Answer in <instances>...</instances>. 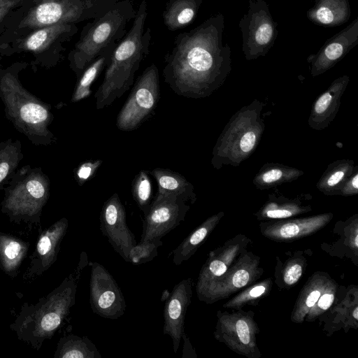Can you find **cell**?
I'll use <instances>...</instances> for the list:
<instances>
[{"label":"cell","instance_id":"obj_1","mask_svg":"<svg viewBox=\"0 0 358 358\" xmlns=\"http://www.w3.org/2000/svg\"><path fill=\"white\" fill-rule=\"evenodd\" d=\"M224 27V16L217 13L175 37L162 70L164 82L175 94L206 98L224 84L231 71V48L223 42Z\"/></svg>","mask_w":358,"mask_h":358},{"label":"cell","instance_id":"obj_2","mask_svg":"<svg viewBox=\"0 0 358 358\" xmlns=\"http://www.w3.org/2000/svg\"><path fill=\"white\" fill-rule=\"evenodd\" d=\"M148 3L142 0L130 29L117 44L105 69L104 78L96 92V108L103 109L120 98L132 85L141 63L150 53V28L145 30Z\"/></svg>","mask_w":358,"mask_h":358},{"label":"cell","instance_id":"obj_3","mask_svg":"<svg viewBox=\"0 0 358 358\" xmlns=\"http://www.w3.org/2000/svg\"><path fill=\"white\" fill-rule=\"evenodd\" d=\"M77 282L73 275L34 304L24 303L10 328L18 339L39 350L52 338L76 303Z\"/></svg>","mask_w":358,"mask_h":358},{"label":"cell","instance_id":"obj_4","mask_svg":"<svg viewBox=\"0 0 358 358\" xmlns=\"http://www.w3.org/2000/svg\"><path fill=\"white\" fill-rule=\"evenodd\" d=\"M15 64L0 70V99L6 117L35 145H49L56 141L48 129L53 120L50 105L27 91L18 79Z\"/></svg>","mask_w":358,"mask_h":358},{"label":"cell","instance_id":"obj_5","mask_svg":"<svg viewBox=\"0 0 358 358\" xmlns=\"http://www.w3.org/2000/svg\"><path fill=\"white\" fill-rule=\"evenodd\" d=\"M136 13L132 0H119L105 14L83 27L68 57L77 79L105 49L117 45L123 38Z\"/></svg>","mask_w":358,"mask_h":358},{"label":"cell","instance_id":"obj_6","mask_svg":"<svg viewBox=\"0 0 358 358\" xmlns=\"http://www.w3.org/2000/svg\"><path fill=\"white\" fill-rule=\"evenodd\" d=\"M264 106L254 99L231 116L213 147L211 164L214 169L238 166L254 153L265 129L262 117Z\"/></svg>","mask_w":358,"mask_h":358},{"label":"cell","instance_id":"obj_7","mask_svg":"<svg viewBox=\"0 0 358 358\" xmlns=\"http://www.w3.org/2000/svg\"><path fill=\"white\" fill-rule=\"evenodd\" d=\"M10 179L5 189L1 212L15 222L39 223L50 196L49 178L40 169L25 166Z\"/></svg>","mask_w":358,"mask_h":358},{"label":"cell","instance_id":"obj_8","mask_svg":"<svg viewBox=\"0 0 358 358\" xmlns=\"http://www.w3.org/2000/svg\"><path fill=\"white\" fill-rule=\"evenodd\" d=\"M119 0H33L17 28L29 31L57 23L76 24L101 17Z\"/></svg>","mask_w":358,"mask_h":358},{"label":"cell","instance_id":"obj_9","mask_svg":"<svg viewBox=\"0 0 358 358\" xmlns=\"http://www.w3.org/2000/svg\"><path fill=\"white\" fill-rule=\"evenodd\" d=\"M242 51L246 60L264 57L274 45L278 31L269 5L264 0H249L248 12L238 23Z\"/></svg>","mask_w":358,"mask_h":358},{"label":"cell","instance_id":"obj_10","mask_svg":"<svg viewBox=\"0 0 358 358\" xmlns=\"http://www.w3.org/2000/svg\"><path fill=\"white\" fill-rule=\"evenodd\" d=\"M160 99L159 71L152 64L138 78L118 113L116 126L124 131L138 128L153 113Z\"/></svg>","mask_w":358,"mask_h":358},{"label":"cell","instance_id":"obj_11","mask_svg":"<svg viewBox=\"0 0 358 358\" xmlns=\"http://www.w3.org/2000/svg\"><path fill=\"white\" fill-rule=\"evenodd\" d=\"M189 206L174 194H156L144 215L143 229L139 242L161 240L184 220Z\"/></svg>","mask_w":358,"mask_h":358},{"label":"cell","instance_id":"obj_12","mask_svg":"<svg viewBox=\"0 0 358 358\" xmlns=\"http://www.w3.org/2000/svg\"><path fill=\"white\" fill-rule=\"evenodd\" d=\"M90 303L94 313L110 320L123 315L126 301L116 280L100 263H91Z\"/></svg>","mask_w":358,"mask_h":358},{"label":"cell","instance_id":"obj_13","mask_svg":"<svg viewBox=\"0 0 358 358\" xmlns=\"http://www.w3.org/2000/svg\"><path fill=\"white\" fill-rule=\"evenodd\" d=\"M100 229L114 250L129 262V254L136 244L134 234L129 229L126 211L117 193L103 203L100 216Z\"/></svg>","mask_w":358,"mask_h":358},{"label":"cell","instance_id":"obj_14","mask_svg":"<svg viewBox=\"0 0 358 358\" xmlns=\"http://www.w3.org/2000/svg\"><path fill=\"white\" fill-rule=\"evenodd\" d=\"M357 43L358 17H356L347 27L329 38L316 53L308 57L311 76L316 77L334 67Z\"/></svg>","mask_w":358,"mask_h":358},{"label":"cell","instance_id":"obj_15","mask_svg":"<svg viewBox=\"0 0 358 358\" xmlns=\"http://www.w3.org/2000/svg\"><path fill=\"white\" fill-rule=\"evenodd\" d=\"M76 24L57 23L42 27L27 33L19 40L17 48L36 55L48 50L53 61L57 64L61 53L64 50L63 44L71 40L78 32Z\"/></svg>","mask_w":358,"mask_h":358},{"label":"cell","instance_id":"obj_16","mask_svg":"<svg viewBox=\"0 0 358 358\" xmlns=\"http://www.w3.org/2000/svg\"><path fill=\"white\" fill-rule=\"evenodd\" d=\"M192 281L183 279L176 284L166 300L164 308V334L173 341L174 353H177L185 332V317L191 301Z\"/></svg>","mask_w":358,"mask_h":358},{"label":"cell","instance_id":"obj_17","mask_svg":"<svg viewBox=\"0 0 358 358\" xmlns=\"http://www.w3.org/2000/svg\"><path fill=\"white\" fill-rule=\"evenodd\" d=\"M68 227V220L62 217L40 234L35 250L30 257L26 273L28 278L41 275L56 262Z\"/></svg>","mask_w":358,"mask_h":358},{"label":"cell","instance_id":"obj_18","mask_svg":"<svg viewBox=\"0 0 358 358\" xmlns=\"http://www.w3.org/2000/svg\"><path fill=\"white\" fill-rule=\"evenodd\" d=\"M349 81L348 75L338 77L317 98L312 105L308 119L310 128L317 131L322 130L335 119Z\"/></svg>","mask_w":358,"mask_h":358},{"label":"cell","instance_id":"obj_19","mask_svg":"<svg viewBox=\"0 0 358 358\" xmlns=\"http://www.w3.org/2000/svg\"><path fill=\"white\" fill-rule=\"evenodd\" d=\"M306 16L317 26L335 27L343 25L351 16L349 0H314Z\"/></svg>","mask_w":358,"mask_h":358},{"label":"cell","instance_id":"obj_20","mask_svg":"<svg viewBox=\"0 0 358 358\" xmlns=\"http://www.w3.org/2000/svg\"><path fill=\"white\" fill-rule=\"evenodd\" d=\"M157 184V194H174L193 204L196 194L193 185L182 175L169 169L155 168L150 171Z\"/></svg>","mask_w":358,"mask_h":358},{"label":"cell","instance_id":"obj_21","mask_svg":"<svg viewBox=\"0 0 358 358\" xmlns=\"http://www.w3.org/2000/svg\"><path fill=\"white\" fill-rule=\"evenodd\" d=\"M29 248L27 242L0 231V269L11 277L16 276Z\"/></svg>","mask_w":358,"mask_h":358},{"label":"cell","instance_id":"obj_22","mask_svg":"<svg viewBox=\"0 0 358 358\" xmlns=\"http://www.w3.org/2000/svg\"><path fill=\"white\" fill-rule=\"evenodd\" d=\"M203 0H169L162 13L164 25L175 31L190 24L196 17Z\"/></svg>","mask_w":358,"mask_h":358},{"label":"cell","instance_id":"obj_23","mask_svg":"<svg viewBox=\"0 0 358 358\" xmlns=\"http://www.w3.org/2000/svg\"><path fill=\"white\" fill-rule=\"evenodd\" d=\"M303 171L280 163L264 164L255 176L252 183L257 189H266L296 180Z\"/></svg>","mask_w":358,"mask_h":358},{"label":"cell","instance_id":"obj_24","mask_svg":"<svg viewBox=\"0 0 358 358\" xmlns=\"http://www.w3.org/2000/svg\"><path fill=\"white\" fill-rule=\"evenodd\" d=\"M358 169L352 159H338L329 164L317 182L318 189L325 194L340 193L345 181Z\"/></svg>","mask_w":358,"mask_h":358},{"label":"cell","instance_id":"obj_25","mask_svg":"<svg viewBox=\"0 0 358 358\" xmlns=\"http://www.w3.org/2000/svg\"><path fill=\"white\" fill-rule=\"evenodd\" d=\"M117 45H111L105 49L89 66H87L80 76L77 79L71 102L76 103L88 97L92 91L90 87L101 73L107 66L112 52Z\"/></svg>","mask_w":358,"mask_h":358},{"label":"cell","instance_id":"obj_26","mask_svg":"<svg viewBox=\"0 0 358 358\" xmlns=\"http://www.w3.org/2000/svg\"><path fill=\"white\" fill-rule=\"evenodd\" d=\"M54 358H101V355L87 336L69 334L59 339Z\"/></svg>","mask_w":358,"mask_h":358},{"label":"cell","instance_id":"obj_27","mask_svg":"<svg viewBox=\"0 0 358 358\" xmlns=\"http://www.w3.org/2000/svg\"><path fill=\"white\" fill-rule=\"evenodd\" d=\"M20 142L8 139L0 143V189L12 177L22 159Z\"/></svg>","mask_w":358,"mask_h":358},{"label":"cell","instance_id":"obj_28","mask_svg":"<svg viewBox=\"0 0 358 358\" xmlns=\"http://www.w3.org/2000/svg\"><path fill=\"white\" fill-rule=\"evenodd\" d=\"M213 220L212 217L210 221H206L196 229L172 251L173 262L175 265H180L195 252L199 245L206 238Z\"/></svg>","mask_w":358,"mask_h":358},{"label":"cell","instance_id":"obj_29","mask_svg":"<svg viewBox=\"0 0 358 358\" xmlns=\"http://www.w3.org/2000/svg\"><path fill=\"white\" fill-rule=\"evenodd\" d=\"M132 196L144 215L148 213L152 203V185L145 170L140 171L132 182Z\"/></svg>","mask_w":358,"mask_h":358},{"label":"cell","instance_id":"obj_30","mask_svg":"<svg viewBox=\"0 0 358 358\" xmlns=\"http://www.w3.org/2000/svg\"><path fill=\"white\" fill-rule=\"evenodd\" d=\"M162 245L161 240L136 243L129 252V262L140 265L152 261L157 256L158 248Z\"/></svg>","mask_w":358,"mask_h":358},{"label":"cell","instance_id":"obj_31","mask_svg":"<svg viewBox=\"0 0 358 358\" xmlns=\"http://www.w3.org/2000/svg\"><path fill=\"white\" fill-rule=\"evenodd\" d=\"M103 161L101 159L89 160L81 163L75 169V179L80 186L92 178L101 166Z\"/></svg>","mask_w":358,"mask_h":358},{"label":"cell","instance_id":"obj_32","mask_svg":"<svg viewBox=\"0 0 358 358\" xmlns=\"http://www.w3.org/2000/svg\"><path fill=\"white\" fill-rule=\"evenodd\" d=\"M24 0H16L3 6H0V24L13 17V15L17 13L18 7L22 6V2Z\"/></svg>","mask_w":358,"mask_h":358},{"label":"cell","instance_id":"obj_33","mask_svg":"<svg viewBox=\"0 0 358 358\" xmlns=\"http://www.w3.org/2000/svg\"><path fill=\"white\" fill-rule=\"evenodd\" d=\"M358 192V169L345 181L340 193L343 195H352Z\"/></svg>","mask_w":358,"mask_h":358},{"label":"cell","instance_id":"obj_34","mask_svg":"<svg viewBox=\"0 0 358 358\" xmlns=\"http://www.w3.org/2000/svg\"><path fill=\"white\" fill-rule=\"evenodd\" d=\"M301 273V266L299 264H294L287 270L284 275V280L287 285H292L298 281Z\"/></svg>","mask_w":358,"mask_h":358},{"label":"cell","instance_id":"obj_35","mask_svg":"<svg viewBox=\"0 0 358 358\" xmlns=\"http://www.w3.org/2000/svg\"><path fill=\"white\" fill-rule=\"evenodd\" d=\"M236 327L238 336L241 341L243 344H248L250 342V336L249 328L245 321L243 320H238L236 324Z\"/></svg>","mask_w":358,"mask_h":358},{"label":"cell","instance_id":"obj_36","mask_svg":"<svg viewBox=\"0 0 358 358\" xmlns=\"http://www.w3.org/2000/svg\"><path fill=\"white\" fill-rule=\"evenodd\" d=\"M299 232V227L294 223H288L282 225L280 229V234L283 238H292Z\"/></svg>","mask_w":358,"mask_h":358},{"label":"cell","instance_id":"obj_37","mask_svg":"<svg viewBox=\"0 0 358 358\" xmlns=\"http://www.w3.org/2000/svg\"><path fill=\"white\" fill-rule=\"evenodd\" d=\"M249 280V273L244 269L237 271L233 277V284L236 287L245 286Z\"/></svg>","mask_w":358,"mask_h":358},{"label":"cell","instance_id":"obj_38","mask_svg":"<svg viewBox=\"0 0 358 358\" xmlns=\"http://www.w3.org/2000/svg\"><path fill=\"white\" fill-rule=\"evenodd\" d=\"M208 270L214 275L220 276L226 272L227 266L223 262L215 259L209 264Z\"/></svg>","mask_w":358,"mask_h":358},{"label":"cell","instance_id":"obj_39","mask_svg":"<svg viewBox=\"0 0 358 358\" xmlns=\"http://www.w3.org/2000/svg\"><path fill=\"white\" fill-rule=\"evenodd\" d=\"M266 215L270 218H285L293 215L294 212L289 210L283 209H266Z\"/></svg>","mask_w":358,"mask_h":358},{"label":"cell","instance_id":"obj_40","mask_svg":"<svg viewBox=\"0 0 358 358\" xmlns=\"http://www.w3.org/2000/svg\"><path fill=\"white\" fill-rule=\"evenodd\" d=\"M334 296L331 294H325L322 295L320 299H319L318 306L320 308H321L323 310H327L329 308L333 301H334Z\"/></svg>","mask_w":358,"mask_h":358},{"label":"cell","instance_id":"obj_41","mask_svg":"<svg viewBox=\"0 0 358 358\" xmlns=\"http://www.w3.org/2000/svg\"><path fill=\"white\" fill-rule=\"evenodd\" d=\"M182 339L183 340V349H182V357H192V352L189 350H192V345L189 343V338L187 337L185 332L182 334Z\"/></svg>","mask_w":358,"mask_h":358},{"label":"cell","instance_id":"obj_42","mask_svg":"<svg viewBox=\"0 0 358 358\" xmlns=\"http://www.w3.org/2000/svg\"><path fill=\"white\" fill-rule=\"evenodd\" d=\"M320 296V292L317 290L312 292L306 299V305L308 307L313 306Z\"/></svg>","mask_w":358,"mask_h":358},{"label":"cell","instance_id":"obj_43","mask_svg":"<svg viewBox=\"0 0 358 358\" xmlns=\"http://www.w3.org/2000/svg\"><path fill=\"white\" fill-rule=\"evenodd\" d=\"M265 291V287L264 286H257L252 289L250 292V294L253 297H257L262 295Z\"/></svg>","mask_w":358,"mask_h":358},{"label":"cell","instance_id":"obj_44","mask_svg":"<svg viewBox=\"0 0 358 358\" xmlns=\"http://www.w3.org/2000/svg\"><path fill=\"white\" fill-rule=\"evenodd\" d=\"M16 0H0V6L5 5L6 3H8L10 2L14 1Z\"/></svg>","mask_w":358,"mask_h":358},{"label":"cell","instance_id":"obj_45","mask_svg":"<svg viewBox=\"0 0 358 358\" xmlns=\"http://www.w3.org/2000/svg\"><path fill=\"white\" fill-rule=\"evenodd\" d=\"M353 316L356 320H358V308H355L353 312Z\"/></svg>","mask_w":358,"mask_h":358},{"label":"cell","instance_id":"obj_46","mask_svg":"<svg viewBox=\"0 0 358 358\" xmlns=\"http://www.w3.org/2000/svg\"><path fill=\"white\" fill-rule=\"evenodd\" d=\"M355 246L357 247L358 246V236L357 235H356V236H355Z\"/></svg>","mask_w":358,"mask_h":358}]
</instances>
